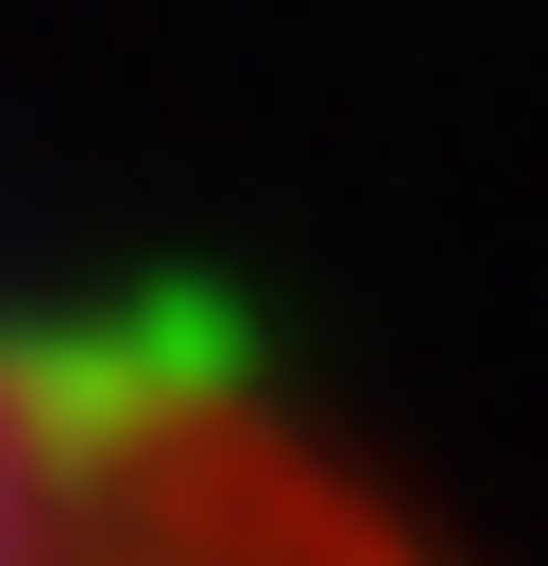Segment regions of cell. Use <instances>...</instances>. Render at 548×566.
<instances>
[{
    "mask_svg": "<svg viewBox=\"0 0 548 566\" xmlns=\"http://www.w3.org/2000/svg\"><path fill=\"white\" fill-rule=\"evenodd\" d=\"M52 566H445L292 395L205 344H68Z\"/></svg>",
    "mask_w": 548,
    "mask_h": 566,
    "instance_id": "cell-1",
    "label": "cell"
},
{
    "mask_svg": "<svg viewBox=\"0 0 548 566\" xmlns=\"http://www.w3.org/2000/svg\"><path fill=\"white\" fill-rule=\"evenodd\" d=\"M68 515V344H0V566H52Z\"/></svg>",
    "mask_w": 548,
    "mask_h": 566,
    "instance_id": "cell-2",
    "label": "cell"
}]
</instances>
